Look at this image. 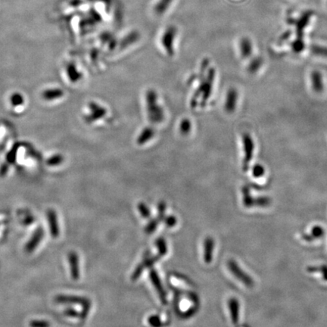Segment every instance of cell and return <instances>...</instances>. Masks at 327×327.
Returning a JSON list of instances; mask_svg holds the SVG:
<instances>
[{"instance_id":"obj_40","label":"cell","mask_w":327,"mask_h":327,"mask_svg":"<svg viewBox=\"0 0 327 327\" xmlns=\"http://www.w3.org/2000/svg\"><path fill=\"white\" fill-rule=\"evenodd\" d=\"M65 316L70 317V318H81V313L75 310L68 308L64 311Z\"/></svg>"},{"instance_id":"obj_11","label":"cell","mask_w":327,"mask_h":327,"mask_svg":"<svg viewBox=\"0 0 327 327\" xmlns=\"http://www.w3.org/2000/svg\"><path fill=\"white\" fill-rule=\"evenodd\" d=\"M44 230L42 227H39L37 228L35 231H34V234H33L32 236L30 238V240L28 241V243L25 245V251L28 252V253H31L34 250L37 248V247L40 245L41 243V240H42L43 238H44Z\"/></svg>"},{"instance_id":"obj_17","label":"cell","mask_w":327,"mask_h":327,"mask_svg":"<svg viewBox=\"0 0 327 327\" xmlns=\"http://www.w3.org/2000/svg\"><path fill=\"white\" fill-rule=\"evenodd\" d=\"M239 51H240L241 57L242 58H248L251 56L253 52V47L251 44V40L247 37H244L241 39L239 42Z\"/></svg>"},{"instance_id":"obj_9","label":"cell","mask_w":327,"mask_h":327,"mask_svg":"<svg viewBox=\"0 0 327 327\" xmlns=\"http://www.w3.org/2000/svg\"><path fill=\"white\" fill-rule=\"evenodd\" d=\"M238 93L234 87H231L228 90L226 95L225 102H224V109L229 114H232L236 109L238 104Z\"/></svg>"},{"instance_id":"obj_7","label":"cell","mask_w":327,"mask_h":327,"mask_svg":"<svg viewBox=\"0 0 327 327\" xmlns=\"http://www.w3.org/2000/svg\"><path fill=\"white\" fill-rule=\"evenodd\" d=\"M242 143H243L244 159L242 168L244 171H247L249 166L252 157H253L254 149H255V143L253 139L250 134H244L242 137Z\"/></svg>"},{"instance_id":"obj_4","label":"cell","mask_w":327,"mask_h":327,"mask_svg":"<svg viewBox=\"0 0 327 327\" xmlns=\"http://www.w3.org/2000/svg\"><path fill=\"white\" fill-rule=\"evenodd\" d=\"M177 37H178V29L174 26L168 27L161 35V46L169 56H173L175 53L174 45Z\"/></svg>"},{"instance_id":"obj_20","label":"cell","mask_w":327,"mask_h":327,"mask_svg":"<svg viewBox=\"0 0 327 327\" xmlns=\"http://www.w3.org/2000/svg\"><path fill=\"white\" fill-rule=\"evenodd\" d=\"M173 2L174 0H158L154 5V12L155 15L161 16L166 13V11L172 5Z\"/></svg>"},{"instance_id":"obj_13","label":"cell","mask_w":327,"mask_h":327,"mask_svg":"<svg viewBox=\"0 0 327 327\" xmlns=\"http://www.w3.org/2000/svg\"><path fill=\"white\" fill-rule=\"evenodd\" d=\"M155 131L152 127H145L137 137V145H143L154 139Z\"/></svg>"},{"instance_id":"obj_19","label":"cell","mask_w":327,"mask_h":327,"mask_svg":"<svg viewBox=\"0 0 327 327\" xmlns=\"http://www.w3.org/2000/svg\"><path fill=\"white\" fill-rule=\"evenodd\" d=\"M311 15H312L311 12H306L296 21L297 34H298V38L299 39H302V37H303L302 36H303L304 29L308 25Z\"/></svg>"},{"instance_id":"obj_35","label":"cell","mask_w":327,"mask_h":327,"mask_svg":"<svg viewBox=\"0 0 327 327\" xmlns=\"http://www.w3.org/2000/svg\"><path fill=\"white\" fill-rule=\"evenodd\" d=\"M165 211H166V204L165 202H160L158 205V217H157L160 221H163L165 219Z\"/></svg>"},{"instance_id":"obj_36","label":"cell","mask_w":327,"mask_h":327,"mask_svg":"<svg viewBox=\"0 0 327 327\" xmlns=\"http://www.w3.org/2000/svg\"><path fill=\"white\" fill-rule=\"evenodd\" d=\"M265 168L261 165H255L252 169V174H253L255 178H261L264 174H265Z\"/></svg>"},{"instance_id":"obj_23","label":"cell","mask_w":327,"mask_h":327,"mask_svg":"<svg viewBox=\"0 0 327 327\" xmlns=\"http://www.w3.org/2000/svg\"><path fill=\"white\" fill-rule=\"evenodd\" d=\"M192 130V124L188 118H183L179 124L180 134L182 136H188Z\"/></svg>"},{"instance_id":"obj_39","label":"cell","mask_w":327,"mask_h":327,"mask_svg":"<svg viewBox=\"0 0 327 327\" xmlns=\"http://www.w3.org/2000/svg\"><path fill=\"white\" fill-rule=\"evenodd\" d=\"M148 322L152 327H160V326H161V319L157 315H152V316L149 317Z\"/></svg>"},{"instance_id":"obj_38","label":"cell","mask_w":327,"mask_h":327,"mask_svg":"<svg viewBox=\"0 0 327 327\" xmlns=\"http://www.w3.org/2000/svg\"><path fill=\"white\" fill-rule=\"evenodd\" d=\"M164 222H165V225L168 227V228H174V226H176L177 223H178V220L177 218L173 216V215H170V216H165V219H164Z\"/></svg>"},{"instance_id":"obj_25","label":"cell","mask_w":327,"mask_h":327,"mask_svg":"<svg viewBox=\"0 0 327 327\" xmlns=\"http://www.w3.org/2000/svg\"><path fill=\"white\" fill-rule=\"evenodd\" d=\"M138 39H139V34H137V32L131 33L129 35L126 36L123 39L122 42L121 43V47L123 48L129 47V46L132 45L133 44L137 42Z\"/></svg>"},{"instance_id":"obj_3","label":"cell","mask_w":327,"mask_h":327,"mask_svg":"<svg viewBox=\"0 0 327 327\" xmlns=\"http://www.w3.org/2000/svg\"><path fill=\"white\" fill-rule=\"evenodd\" d=\"M55 301L57 303L63 304V305L74 304V305H81L83 308L81 312V319H86L91 311V302L88 298L76 296V295H58L55 296Z\"/></svg>"},{"instance_id":"obj_41","label":"cell","mask_w":327,"mask_h":327,"mask_svg":"<svg viewBox=\"0 0 327 327\" xmlns=\"http://www.w3.org/2000/svg\"><path fill=\"white\" fill-rule=\"evenodd\" d=\"M30 325L34 327H47L49 326V324L46 321H34L30 324Z\"/></svg>"},{"instance_id":"obj_26","label":"cell","mask_w":327,"mask_h":327,"mask_svg":"<svg viewBox=\"0 0 327 327\" xmlns=\"http://www.w3.org/2000/svg\"><path fill=\"white\" fill-rule=\"evenodd\" d=\"M263 64L261 58H255L251 60L248 66V71L250 74H255L261 68Z\"/></svg>"},{"instance_id":"obj_6","label":"cell","mask_w":327,"mask_h":327,"mask_svg":"<svg viewBox=\"0 0 327 327\" xmlns=\"http://www.w3.org/2000/svg\"><path fill=\"white\" fill-rule=\"evenodd\" d=\"M89 113L84 117V121L87 124H93L98 120L105 118L107 115V109L103 105L95 102L89 103Z\"/></svg>"},{"instance_id":"obj_27","label":"cell","mask_w":327,"mask_h":327,"mask_svg":"<svg viewBox=\"0 0 327 327\" xmlns=\"http://www.w3.org/2000/svg\"><path fill=\"white\" fill-rule=\"evenodd\" d=\"M64 161V157L60 154L52 155L47 161V165L50 167L58 166Z\"/></svg>"},{"instance_id":"obj_37","label":"cell","mask_w":327,"mask_h":327,"mask_svg":"<svg viewBox=\"0 0 327 327\" xmlns=\"http://www.w3.org/2000/svg\"><path fill=\"white\" fill-rule=\"evenodd\" d=\"M324 234H325V231L322 228H321L319 226L314 227L312 229V240L314 238H321V237L324 236Z\"/></svg>"},{"instance_id":"obj_14","label":"cell","mask_w":327,"mask_h":327,"mask_svg":"<svg viewBox=\"0 0 327 327\" xmlns=\"http://www.w3.org/2000/svg\"><path fill=\"white\" fill-rule=\"evenodd\" d=\"M313 91L316 93H321L324 91V78L321 71L314 70L311 75Z\"/></svg>"},{"instance_id":"obj_10","label":"cell","mask_w":327,"mask_h":327,"mask_svg":"<svg viewBox=\"0 0 327 327\" xmlns=\"http://www.w3.org/2000/svg\"><path fill=\"white\" fill-rule=\"evenodd\" d=\"M242 192H243V203L247 208H251L253 205L266 206L271 203V200L268 198H257L254 200V198L250 195L248 187H244L242 188Z\"/></svg>"},{"instance_id":"obj_21","label":"cell","mask_w":327,"mask_h":327,"mask_svg":"<svg viewBox=\"0 0 327 327\" xmlns=\"http://www.w3.org/2000/svg\"><path fill=\"white\" fill-rule=\"evenodd\" d=\"M64 95V91L59 88L46 90L42 93V98L46 101H53L61 98Z\"/></svg>"},{"instance_id":"obj_16","label":"cell","mask_w":327,"mask_h":327,"mask_svg":"<svg viewBox=\"0 0 327 327\" xmlns=\"http://www.w3.org/2000/svg\"><path fill=\"white\" fill-rule=\"evenodd\" d=\"M215 250V240L211 237L205 238L204 242V261L206 264L212 262Z\"/></svg>"},{"instance_id":"obj_1","label":"cell","mask_w":327,"mask_h":327,"mask_svg":"<svg viewBox=\"0 0 327 327\" xmlns=\"http://www.w3.org/2000/svg\"><path fill=\"white\" fill-rule=\"evenodd\" d=\"M209 61L204 60L201 68L199 84L192 95L190 100V106L192 109L199 105L204 108L206 106L208 100L211 98L215 86L216 71L215 68H208Z\"/></svg>"},{"instance_id":"obj_30","label":"cell","mask_w":327,"mask_h":327,"mask_svg":"<svg viewBox=\"0 0 327 327\" xmlns=\"http://www.w3.org/2000/svg\"><path fill=\"white\" fill-rule=\"evenodd\" d=\"M160 220L158 218H152L150 220L145 228V232L147 234H152L156 231L157 228L159 224Z\"/></svg>"},{"instance_id":"obj_34","label":"cell","mask_w":327,"mask_h":327,"mask_svg":"<svg viewBox=\"0 0 327 327\" xmlns=\"http://www.w3.org/2000/svg\"><path fill=\"white\" fill-rule=\"evenodd\" d=\"M292 47L294 52H296V53H299L301 51H303L304 48H305V44H304V41H302V39L298 38L296 41H294Z\"/></svg>"},{"instance_id":"obj_32","label":"cell","mask_w":327,"mask_h":327,"mask_svg":"<svg viewBox=\"0 0 327 327\" xmlns=\"http://www.w3.org/2000/svg\"><path fill=\"white\" fill-rule=\"evenodd\" d=\"M145 268H145L143 262L140 264V265L136 268L135 271H134V273H133L132 276H131V280L137 281V280L139 279V278H140V276L142 275V272H143Z\"/></svg>"},{"instance_id":"obj_18","label":"cell","mask_w":327,"mask_h":327,"mask_svg":"<svg viewBox=\"0 0 327 327\" xmlns=\"http://www.w3.org/2000/svg\"><path fill=\"white\" fill-rule=\"evenodd\" d=\"M228 307L231 312V320L234 324H237L239 319V302L235 298H231L228 301Z\"/></svg>"},{"instance_id":"obj_31","label":"cell","mask_w":327,"mask_h":327,"mask_svg":"<svg viewBox=\"0 0 327 327\" xmlns=\"http://www.w3.org/2000/svg\"><path fill=\"white\" fill-rule=\"evenodd\" d=\"M137 208H138V211L140 213L141 216L144 218V219H148L151 217V212H150L149 208H148L145 204L140 202V203L138 204L137 205Z\"/></svg>"},{"instance_id":"obj_33","label":"cell","mask_w":327,"mask_h":327,"mask_svg":"<svg viewBox=\"0 0 327 327\" xmlns=\"http://www.w3.org/2000/svg\"><path fill=\"white\" fill-rule=\"evenodd\" d=\"M18 148H19V145H14L13 148H11V151L7 155L6 161L9 165L10 164H13L16 160L17 152H18Z\"/></svg>"},{"instance_id":"obj_5","label":"cell","mask_w":327,"mask_h":327,"mask_svg":"<svg viewBox=\"0 0 327 327\" xmlns=\"http://www.w3.org/2000/svg\"><path fill=\"white\" fill-rule=\"evenodd\" d=\"M228 269L230 270L233 275L238 280L244 284L248 288H252L254 286V280L249 275L246 274L243 270L241 269L235 261L230 260L228 263Z\"/></svg>"},{"instance_id":"obj_22","label":"cell","mask_w":327,"mask_h":327,"mask_svg":"<svg viewBox=\"0 0 327 327\" xmlns=\"http://www.w3.org/2000/svg\"><path fill=\"white\" fill-rule=\"evenodd\" d=\"M66 71L67 75H68L71 82H78L83 78L82 73L78 71L76 65H74V63H71L67 66Z\"/></svg>"},{"instance_id":"obj_8","label":"cell","mask_w":327,"mask_h":327,"mask_svg":"<svg viewBox=\"0 0 327 327\" xmlns=\"http://www.w3.org/2000/svg\"><path fill=\"white\" fill-rule=\"evenodd\" d=\"M150 280L153 284L154 288H155L158 296H159L160 301H161L162 305H166L168 304V299H167V294L165 288L163 287L160 280L159 276L155 269H151L149 271Z\"/></svg>"},{"instance_id":"obj_28","label":"cell","mask_w":327,"mask_h":327,"mask_svg":"<svg viewBox=\"0 0 327 327\" xmlns=\"http://www.w3.org/2000/svg\"><path fill=\"white\" fill-rule=\"evenodd\" d=\"M311 52L317 56L327 58V47L323 46L314 45L311 47Z\"/></svg>"},{"instance_id":"obj_12","label":"cell","mask_w":327,"mask_h":327,"mask_svg":"<svg viewBox=\"0 0 327 327\" xmlns=\"http://www.w3.org/2000/svg\"><path fill=\"white\" fill-rule=\"evenodd\" d=\"M71 276L74 280L77 281L80 278V262L79 257L75 251H71L68 254Z\"/></svg>"},{"instance_id":"obj_15","label":"cell","mask_w":327,"mask_h":327,"mask_svg":"<svg viewBox=\"0 0 327 327\" xmlns=\"http://www.w3.org/2000/svg\"><path fill=\"white\" fill-rule=\"evenodd\" d=\"M47 219L49 224L50 233L52 238H58L59 235V227H58L56 213L54 210L50 209L47 211Z\"/></svg>"},{"instance_id":"obj_24","label":"cell","mask_w":327,"mask_h":327,"mask_svg":"<svg viewBox=\"0 0 327 327\" xmlns=\"http://www.w3.org/2000/svg\"><path fill=\"white\" fill-rule=\"evenodd\" d=\"M155 245L158 248V255L160 257L165 256L168 253V245H167L166 241L165 238H158L155 241Z\"/></svg>"},{"instance_id":"obj_2","label":"cell","mask_w":327,"mask_h":327,"mask_svg":"<svg viewBox=\"0 0 327 327\" xmlns=\"http://www.w3.org/2000/svg\"><path fill=\"white\" fill-rule=\"evenodd\" d=\"M145 111L147 118L151 124H160L165 119V109L159 102L158 93L154 89H148L145 95Z\"/></svg>"},{"instance_id":"obj_29","label":"cell","mask_w":327,"mask_h":327,"mask_svg":"<svg viewBox=\"0 0 327 327\" xmlns=\"http://www.w3.org/2000/svg\"><path fill=\"white\" fill-rule=\"evenodd\" d=\"M24 102V98L19 93H15L10 97V103L14 107L22 105Z\"/></svg>"},{"instance_id":"obj_42","label":"cell","mask_w":327,"mask_h":327,"mask_svg":"<svg viewBox=\"0 0 327 327\" xmlns=\"http://www.w3.org/2000/svg\"><path fill=\"white\" fill-rule=\"evenodd\" d=\"M9 168V164L8 163H3L2 166L0 167V177H5L8 171Z\"/></svg>"}]
</instances>
